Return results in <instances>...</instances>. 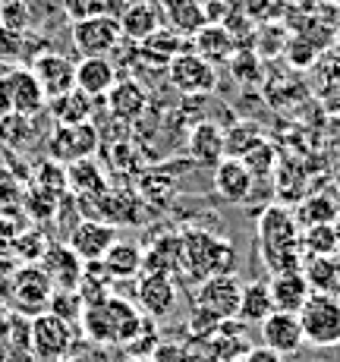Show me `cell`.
Listing matches in <instances>:
<instances>
[{
    "label": "cell",
    "instance_id": "obj_14",
    "mask_svg": "<svg viewBox=\"0 0 340 362\" xmlns=\"http://www.w3.org/2000/svg\"><path fill=\"white\" fill-rule=\"evenodd\" d=\"M38 264L45 268V274L51 277L54 290H76L82 281V268H86V262H82L66 243H51Z\"/></svg>",
    "mask_w": 340,
    "mask_h": 362
},
{
    "label": "cell",
    "instance_id": "obj_49",
    "mask_svg": "<svg viewBox=\"0 0 340 362\" xmlns=\"http://www.w3.org/2000/svg\"><path fill=\"white\" fill-rule=\"evenodd\" d=\"M127 362H151V359H127Z\"/></svg>",
    "mask_w": 340,
    "mask_h": 362
},
{
    "label": "cell",
    "instance_id": "obj_36",
    "mask_svg": "<svg viewBox=\"0 0 340 362\" xmlns=\"http://www.w3.org/2000/svg\"><path fill=\"white\" fill-rule=\"evenodd\" d=\"M35 186L60 199L69 189V186H66V167L57 164V161H45L38 167V173H35Z\"/></svg>",
    "mask_w": 340,
    "mask_h": 362
},
{
    "label": "cell",
    "instance_id": "obj_1",
    "mask_svg": "<svg viewBox=\"0 0 340 362\" xmlns=\"http://www.w3.org/2000/svg\"><path fill=\"white\" fill-rule=\"evenodd\" d=\"M82 331L92 344L98 346H127L129 340L139 334V328L145 325V315L136 309L129 299H120V296H107L95 305H86L82 309V318H79Z\"/></svg>",
    "mask_w": 340,
    "mask_h": 362
},
{
    "label": "cell",
    "instance_id": "obj_5",
    "mask_svg": "<svg viewBox=\"0 0 340 362\" xmlns=\"http://www.w3.org/2000/svg\"><path fill=\"white\" fill-rule=\"evenodd\" d=\"M73 344H76L73 325H66L64 318L51 315V312H41V315L32 318V325H29V350L41 362L66 359L69 350H73Z\"/></svg>",
    "mask_w": 340,
    "mask_h": 362
},
{
    "label": "cell",
    "instance_id": "obj_48",
    "mask_svg": "<svg viewBox=\"0 0 340 362\" xmlns=\"http://www.w3.org/2000/svg\"><path fill=\"white\" fill-rule=\"evenodd\" d=\"M57 362H79V359H73V356H66V359H57Z\"/></svg>",
    "mask_w": 340,
    "mask_h": 362
},
{
    "label": "cell",
    "instance_id": "obj_6",
    "mask_svg": "<svg viewBox=\"0 0 340 362\" xmlns=\"http://www.w3.org/2000/svg\"><path fill=\"white\" fill-rule=\"evenodd\" d=\"M10 296H13V303H16L19 312H25L29 318H35V315H41V312H47V305H51L54 284L38 262L19 264V268L10 274Z\"/></svg>",
    "mask_w": 340,
    "mask_h": 362
},
{
    "label": "cell",
    "instance_id": "obj_47",
    "mask_svg": "<svg viewBox=\"0 0 340 362\" xmlns=\"http://www.w3.org/2000/svg\"><path fill=\"white\" fill-rule=\"evenodd\" d=\"M334 41H337V57H340V29H337V38Z\"/></svg>",
    "mask_w": 340,
    "mask_h": 362
},
{
    "label": "cell",
    "instance_id": "obj_11",
    "mask_svg": "<svg viewBox=\"0 0 340 362\" xmlns=\"http://www.w3.org/2000/svg\"><path fill=\"white\" fill-rule=\"evenodd\" d=\"M117 240H120V230H117L110 221L86 218V221H79V224L69 230L66 246L73 249L82 262H101L104 252H107Z\"/></svg>",
    "mask_w": 340,
    "mask_h": 362
},
{
    "label": "cell",
    "instance_id": "obj_37",
    "mask_svg": "<svg viewBox=\"0 0 340 362\" xmlns=\"http://www.w3.org/2000/svg\"><path fill=\"white\" fill-rule=\"evenodd\" d=\"M23 205H25V211H29L35 221H51L54 214H57L60 199L51 196V192H45V189H38V186H32V189L23 196Z\"/></svg>",
    "mask_w": 340,
    "mask_h": 362
},
{
    "label": "cell",
    "instance_id": "obj_3",
    "mask_svg": "<svg viewBox=\"0 0 340 362\" xmlns=\"http://www.w3.org/2000/svg\"><path fill=\"white\" fill-rule=\"evenodd\" d=\"M303 340L309 346H337L340 344V296L309 293L306 305L300 309Z\"/></svg>",
    "mask_w": 340,
    "mask_h": 362
},
{
    "label": "cell",
    "instance_id": "obj_20",
    "mask_svg": "<svg viewBox=\"0 0 340 362\" xmlns=\"http://www.w3.org/2000/svg\"><path fill=\"white\" fill-rule=\"evenodd\" d=\"M186 51V38L180 32L173 29H158L155 35H148L145 41H139L136 45V60H142V64H151L158 69H168L173 57H180V54Z\"/></svg>",
    "mask_w": 340,
    "mask_h": 362
},
{
    "label": "cell",
    "instance_id": "obj_13",
    "mask_svg": "<svg viewBox=\"0 0 340 362\" xmlns=\"http://www.w3.org/2000/svg\"><path fill=\"white\" fill-rule=\"evenodd\" d=\"M104 104H107L110 117L120 123H136L139 117L148 110V92L145 86L133 76H123V79L114 82L107 95H104Z\"/></svg>",
    "mask_w": 340,
    "mask_h": 362
},
{
    "label": "cell",
    "instance_id": "obj_8",
    "mask_svg": "<svg viewBox=\"0 0 340 362\" xmlns=\"http://www.w3.org/2000/svg\"><path fill=\"white\" fill-rule=\"evenodd\" d=\"M168 79L186 98H205V95H211L214 88H218V69L208 64V60L199 57V54L183 51L180 57L170 60Z\"/></svg>",
    "mask_w": 340,
    "mask_h": 362
},
{
    "label": "cell",
    "instance_id": "obj_12",
    "mask_svg": "<svg viewBox=\"0 0 340 362\" xmlns=\"http://www.w3.org/2000/svg\"><path fill=\"white\" fill-rule=\"evenodd\" d=\"M29 73L35 76V82L41 86L47 101L60 98V95L76 88V64L69 57H64V54H54V51L38 54L29 64Z\"/></svg>",
    "mask_w": 340,
    "mask_h": 362
},
{
    "label": "cell",
    "instance_id": "obj_42",
    "mask_svg": "<svg viewBox=\"0 0 340 362\" xmlns=\"http://www.w3.org/2000/svg\"><path fill=\"white\" fill-rule=\"evenodd\" d=\"M151 362H196V356L189 353V346L183 344H158V350L151 353Z\"/></svg>",
    "mask_w": 340,
    "mask_h": 362
},
{
    "label": "cell",
    "instance_id": "obj_28",
    "mask_svg": "<svg viewBox=\"0 0 340 362\" xmlns=\"http://www.w3.org/2000/svg\"><path fill=\"white\" fill-rule=\"evenodd\" d=\"M271 312H274V305H271V290H268L265 281L242 284L240 309H237V322H240V325H262L268 315H271Z\"/></svg>",
    "mask_w": 340,
    "mask_h": 362
},
{
    "label": "cell",
    "instance_id": "obj_10",
    "mask_svg": "<svg viewBox=\"0 0 340 362\" xmlns=\"http://www.w3.org/2000/svg\"><path fill=\"white\" fill-rule=\"evenodd\" d=\"M177 305V281L170 274H158V271H142L136 284V309L151 322L168 318Z\"/></svg>",
    "mask_w": 340,
    "mask_h": 362
},
{
    "label": "cell",
    "instance_id": "obj_51",
    "mask_svg": "<svg viewBox=\"0 0 340 362\" xmlns=\"http://www.w3.org/2000/svg\"><path fill=\"white\" fill-rule=\"evenodd\" d=\"M315 362H322V359H315Z\"/></svg>",
    "mask_w": 340,
    "mask_h": 362
},
{
    "label": "cell",
    "instance_id": "obj_31",
    "mask_svg": "<svg viewBox=\"0 0 340 362\" xmlns=\"http://www.w3.org/2000/svg\"><path fill=\"white\" fill-rule=\"evenodd\" d=\"M189 151H192V158H196L199 164H205V167H214L224 158V132H221L214 123H199L196 129H192V136H189Z\"/></svg>",
    "mask_w": 340,
    "mask_h": 362
},
{
    "label": "cell",
    "instance_id": "obj_24",
    "mask_svg": "<svg viewBox=\"0 0 340 362\" xmlns=\"http://www.w3.org/2000/svg\"><path fill=\"white\" fill-rule=\"evenodd\" d=\"M120 23V32L127 41H133V45H139V41H145L148 35H155L158 29H161V13H158V6L151 4V0H136V4H129L127 10H123V16L117 19Z\"/></svg>",
    "mask_w": 340,
    "mask_h": 362
},
{
    "label": "cell",
    "instance_id": "obj_2",
    "mask_svg": "<svg viewBox=\"0 0 340 362\" xmlns=\"http://www.w3.org/2000/svg\"><path fill=\"white\" fill-rule=\"evenodd\" d=\"M183 240V262H186V271L199 281L211 274H233V264H237V249H233L230 240L224 236H214L208 230H183L180 233Z\"/></svg>",
    "mask_w": 340,
    "mask_h": 362
},
{
    "label": "cell",
    "instance_id": "obj_45",
    "mask_svg": "<svg viewBox=\"0 0 340 362\" xmlns=\"http://www.w3.org/2000/svg\"><path fill=\"white\" fill-rule=\"evenodd\" d=\"M331 230H334V249H337V255H340V214L331 221Z\"/></svg>",
    "mask_w": 340,
    "mask_h": 362
},
{
    "label": "cell",
    "instance_id": "obj_9",
    "mask_svg": "<svg viewBox=\"0 0 340 362\" xmlns=\"http://www.w3.org/2000/svg\"><path fill=\"white\" fill-rule=\"evenodd\" d=\"M101 145V136L95 129V123H76V127H57L51 132V142H47V155L57 164H76V161H88L95 158Z\"/></svg>",
    "mask_w": 340,
    "mask_h": 362
},
{
    "label": "cell",
    "instance_id": "obj_43",
    "mask_svg": "<svg viewBox=\"0 0 340 362\" xmlns=\"http://www.w3.org/2000/svg\"><path fill=\"white\" fill-rule=\"evenodd\" d=\"M290 60H293L296 66H303V69L315 60V51H312L309 38H293V41H290Z\"/></svg>",
    "mask_w": 340,
    "mask_h": 362
},
{
    "label": "cell",
    "instance_id": "obj_7",
    "mask_svg": "<svg viewBox=\"0 0 340 362\" xmlns=\"http://www.w3.org/2000/svg\"><path fill=\"white\" fill-rule=\"evenodd\" d=\"M69 38H73V47L79 57H110L120 47L123 32L114 16H92L82 19V23H73Z\"/></svg>",
    "mask_w": 340,
    "mask_h": 362
},
{
    "label": "cell",
    "instance_id": "obj_18",
    "mask_svg": "<svg viewBox=\"0 0 340 362\" xmlns=\"http://www.w3.org/2000/svg\"><path fill=\"white\" fill-rule=\"evenodd\" d=\"M192 54H199L208 64H230L233 54H237V38L227 25L221 23H208L192 35Z\"/></svg>",
    "mask_w": 340,
    "mask_h": 362
},
{
    "label": "cell",
    "instance_id": "obj_35",
    "mask_svg": "<svg viewBox=\"0 0 340 362\" xmlns=\"http://www.w3.org/2000/svg\"><path fill=\"white\" fill-rule=\"evenodd\" d=\"M82 296L76 293V290H54V296H51V305H47V312L51 315H57V318H64L66 325H76L82 318Z\"/></svg>",
    "mask_w": 340,
    "mask_h": 362
},
{
    "label": "cell",
    "instance_id": "obj_17",
    "mask_svg": "<svg viewBox=\"0 0 340 362\" xmlns=\"http://www.w3.org/2000/svg\"><path fill=\"white\" fill-rule=\"evenodd\" d=\"M117 79L120 76H117V64L110 57H79L76 64V88L86 92L92 101H101Z\"/></svg>",
    "mask_w": 340,
    "mask_h": 362
},
{
    "label": "cell",
    "instance_id": "obj_27",
    "mask_svg": "<svg viewBox=\"0 0 340 362\" xmlns=\"http://www.w3.org/2000/svg\"><path fill=\"white\" fill-rule=\"evenodd\" d=\"M104 271H107L114 281H129V277L142 274V246L139 243H123L117 240L114 246L104 252Z\"/></svg>",
    "mask_w": 340,
    "mask_h": 362
},
{
    "label": "cell",
    "instance_id": "obj_15",
    "mask_svg": "<svg viewBox=\"0 0 340 362\" xmlns=\"http://www.w3.org/2000/svg\"><path fill=\"white\" fill-rule=\"evenodd\" d=\"M259 334H262V346L274 350L277 356H290V353H296L306 344V340H303L300 318L290 315V312H271V315L259 325Z\"/></svg>",
    "mask_w": 340,
    "mask_h": 362
},
{
    "label": "cell",
    "instance_id": "obj_41",
    "mask_svg": "<svg viewBox=\"0 0 340 362\" xmlns=\"http://www.w3.org/2000/svg\"><path fill=\"white\" fill-rule=\"evenodd\" d=\"M23 214H16V218L10 221V214L0 211V255H10L13 243H16V236L23 233Z\"/></svg>",
    "mask_w": 340,
    "mask_h": 362
},
{
    "label": "cell",
    "instance_id": "obj_32",
    "mask_svg": "<svg viewBox=\"0 0 340 362\" xmlns=\"http://www.w3.org/2000/svg\"><path fill=\"white\" fill-rule=\"evenodd\" d=\"M300 249L306 259L309 255H337L331 224H312L306 230H300Z\"/></svg>",
    "mask_w": 340,
    "mask_h": 362
},
{
    "label": "cell",
    "instance_id": "obj_40",
    "mask_svg": "<svg viewBox=\"0 0 340 362\" xmlns=\"http://www.w3.org/2000/svg\"><path fill=\"white\" fill-rule=\"evenodd\" d=\"M23 183L10 173V167H0V211L23 205Z\"/></svg>",
    "mask_w": 340,
    "mask_h": 362
},
{
    "label": "cell",
    "instance_id": "obj_34",
    "mask_svg": "<svg viewBox=\"0 0 340 362\" xmlns=\"http://www.w3.org/2000/svg\"><path fill=\"white\" fill-rule=\"evenodd\" d=\"M340 214V208H337V202L331 199V196H312V199H306L303 202V208H300V224H306V227H312V224H331Z\"/></svg>",
    "mask_w": 340,
    "mask_h": 362
},
{
    "label": "cell",
    "instance_id": "obj_26",
    "mask_svg": "<svg viewBox=\"0 0 340 362\" xmlns=\"http://www.w3.org/2000/svg\"><path fill=\"white\" fill-rule=\"evenodd\" d=\"M47 110H51L54 123L57 127H76V123H92V114H95V101L88 98L86 92L73 88V92L60 95V98L47 101Z\"/></svg>",
    "mask_w": 340,
    "mask_h": 362
},
{
    "label": "cell",
    "instance_id": "obj_29",
    "mask_svg": "<svg viewBox=\"0 0 340 362\" xmlns=\"http://www.w3.org/2000/svg\"><path fill=\"white\" fill-rule=\"evenodd\" d=\"M66 186L79 199H104L107 196V180H104L101 167L88 158V161H76L66 167Z\"/></svg>",
    "mask_w": 340,
    "mask_h": 362
},
{
    "label": "cell",
    "instance_id": "obj_33",
    "mask_svg": "<svg viewBox=\"0 0 340 362\" xmlns=\"http://www.w3.org/2000/svg\"><path fill=\"white\" fill-rule=\"evenodd\" d=\"M47 246H51V240L41 230H23L16 236V243H13L10 255H16L19 264H35V262H41Z\"/></svg>",
    "mask_w": 340,
    "mask_h": 362
},
{
    "label": "cell",
    "instance_id": "obj_50",
    "mask_svg": "<svg viewBox=\"0 0 340 362\" xmlns=\"http://www.w3.org/2000/svg\"><path fill=\"white\" fill-rule=\"evenodd\" d=\"M233 362H242V359H233Z\"/></svg>",
    "mask_w": 340,
    "mask_h": 362
},
{
    "label": "cell",
    "instance_id": "obj_38",
    "mask_svg": "<svg viewBox=\"0 0 340 362\" xmlns=\"http://www.w3.org/2000/svg\"><path fill=\"white\" fill-rule=\"evenodd\" d=\"M60 13L69 23H82L92 16H107V0H60Z\"/></svg>",
    "mask_w": 340,
    "mask_h": 362
},
{
    "label": "cell",
    "instance_id": "obj_30",
    "mask_svg": "<svg viewBox=\"0 0 340 362\" xmlns=\"http://www.w3.org/2000/svg\"><path fill=\"white\" fill-rule=\"evenodd\" d=\"M300 271H303V277H306L312 293H331V296L340 293V277H337L334 255H309V259H303Z\"/></svg>",
    "mask_w": 340,
    "mask_h": 362
},
{
    "label": "cell",
    "instance_id": "obj_39",
    "mask_svg": "<svg viewBox=\"0 0 340 362\" xmlns=\"http://www.w3.org/2000/svg\"><path fill=\"white\" fill-rule=\"evenodd\" d=\"M0 23L10 32H23L29 25V6H25V0H4L0 4Z\"/></svg>",
    "mask_w": 340,
    "mask_h": 362
},
{
    "label": "cell",
    "instance_id": "obj_4",
    "mask_svg": "<svg viewBox=\"0 0 340 362\" xmlns=\"http://www.w3.org/2000/svg\"><path fill=\"white\" fill-rule=\"evenodd\" d=\"M240 293L242 284L237 274H211L205 281H199L192 305H196V312L214 318V322H230V318H237Z\"/></svg>",
    "mask_w": 340,
    "mask_h": 362
},
{
    "label": "cell",
    "instance_id": "obj_44",
    "mask_svg": "<svg viewBox=\"0 0 340 362\" xmlns=\"http://www.w3.org/2000/svg\"><path fill=\"white\" fill-rule=\"evenodd\" d=\"M242 362H283V356H277L268 346H249V353L242 356Z\"/></svg>",
    "mask_w": 340,
    "mask_h": 362
},
{
    "label": "cell",
    "instance_id": "obj_23",
    "mask_svg": "<svg viewBox=\"0 0 340 362\" xmlns=\"http://www.w3.org/2000/svg\"><path fill=\"white\" fill-rule=\"evenodd\" d=\"M151 4L158 6L161 19H168V29L180 32L183 38L186 35L192 38L202 25H208V16L199 0H151Z\"/></svg>",
    "mask_w": 340,
    "mask_h": 362
},
{
    "label": "cell",
    "instance_id": "obj_21",
    "mask_svg": "<svg viewBox=\"0 0 340 362\" xmlns=\"http://www.w3.org/2000/svg\"><path fill=\"white\" fill-rule=\"evenodd\" d=\"M271 305L274 312H290V315H300V309L309 299V284L303 277V271H283V274H271Z\"/></svg>",
    "mask_w": 340,
    "mask_h": 362
},
{
    "label": "cell",
    "instance_id": "obj_25",
    "mask_svg": "<svg viewBox=\"0 0 340 362\" xmlns=\"http://www.w3.org/2000/svg\"><path fill=\"white\" fill-rule=\"evenodd\" d=\"M268 243H300V221L283 205H268L259 218V246Z\"/></svg>",
    "mask_w": 340,
    "mask_h": 362
},
{
    "label": "cell",
    "instance_id": "obj_16",
    "mask_svg": "<svg viewBox=\"0 0 340 362\" xmlns=\"http://www.w3.org/2000/svg\"><path fill=\"white\" fill-rule=\"evenodd\" d=\"M214 189H218L221 199L227 202H246L255 189V177L240 158H221L214 164Z\"/></svg>",
    "mask_w": 340,
    "mask_h": 362
},
{
    "label": "cell",
    "instance_id": "obj_19",
    "mask_svg": "<svg viewBox=\"0 0 340 362\" xmlns=\"http://www.w3.org/2000/svg\"><path fill=\"white\" fill-rule=\"evenodd\" d=\"M6 88H10V110L16 117H35L38 110H45V92H41V86L35 82V76L29 69H13L10 76H6Z\"/></svg>",
    "mask_w": 340,
    "mask_h": 362
},
{
    "label": "cell",
    "instance_id": "obj_46",
    "mask_svg": "<svg viewBox=\"0 0 340 362\" xmlns=\"http://www.w3.org/2000/svg\"><path fill=\"white\" fill-rule=\"evenodd\" d=\"M334 264H337V277H340V255H334Z\"/></svg>",
    "mask_w": 340,
    "mask_h": 362
},
{
    "label": "cell",
    "instance_id": "obj_22",
    "mask_svg": "<svg viewBox=\"0 0 340 362\" xmlns=\"http://www.w3.org/2000/svg\"><path fill=\"white\" fill-rule=\"evenodd\" d=\"M183 268L186 271V262H183V240L177 233H164L161 240L148 243L142 249V271H158V274H177Z\"/></svg>",
    "mask_w": 340,
    "mask_h": 362
}]
</instances>
